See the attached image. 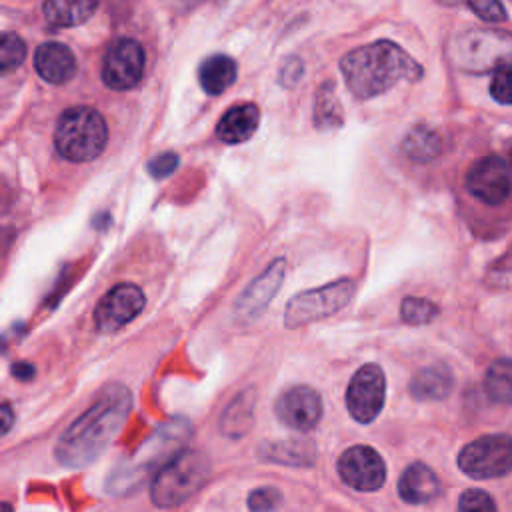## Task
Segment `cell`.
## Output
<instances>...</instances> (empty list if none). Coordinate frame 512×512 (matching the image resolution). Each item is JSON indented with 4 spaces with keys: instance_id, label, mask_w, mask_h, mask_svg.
<instances>
[{
    "instance_id": "cell-1",
    "label": "cell",
    "mask_w": 512,
    "mask_h": 512,
    "mask_svg": "<svg viewBox=\"0 0 512 512\" xmlns=\"http://www.w3.org/2000/svg\"><path fill=\"white\" fill-rule=\"evenodd\" d=\"M132 408V394L122 384H108L92 406L82 412L56 444V458L68 468H82L96 460L124 426Z\"/></svg>"
},
{
    "instance_id": "cell-2",
    "label": "cell",
    "mask_w": 512,
    "mask_h": 512,
    "mask_svg": "<svg viewBox=\"0 0 512 512\" xmlns=\"http://www.w3.org/2000/svg\"><path fill=\"white\" fill-rule=\"evenodd\" d=\"M340 70L348 90L358 98H374L400 80L416 82L424 74L422 66L390 40H376L350 50L340 60Z\"/></svg>"
},
{
    "instance_id": "cell-3",
    "label": "cell",
    "mask_w": 512,
    "mask_h": 512,
    "mask_svg": "<svg viewBox=\"0 0 512 512\" xmlns=\"http://www.w3.org/2000/svg\"><path fill=\"white\" fill-rule=\"evenodd\" d=\"M108 128L102 114L90 106H72L56 122L54 144L60 156L70 162H88L102 154Z\"/></svg>"
},
{
    "instance_id": "cell-4",
    "label": "cell",
    "mask_w": 512,
    "mask_h": 512,
    "mask_svg": "<svg viewBox=\"0 0 512 512\" xmlns=\"http://www.w3.org/2000/svg\"><path fill=\"white\" fill-rule=\"evenodd\" d=\"M210 474L208 458L198 450L174 454L154 476L152 500L158 508H172L190 498Z\"/></svg>"
},
{
    "instance_id": "cell-5",
    "label": "cell",
    "mask_w": 512,
    "mask_h": 512,
    "mask_svg": "<svg viewBox=\"0 0 512 512\" xmlns=\"http://www.w3.org/2000/svg\"><path fill=\"white\" fill-rule=\"evenodd\" d=\"M456 66L470 72L512 68V34L498 30H470L454 40Z\"/></svg>"
},
{
    "instance_id": "cell-6",
    "label": "cell",
    "mask_w": 512,
    "mask_h": 512,
    "mask_svg": "<svg viewBox=\"0 0 512 512\" xmlns=\"http://www.w3.org/2000/svg\"><path fill=\"white\" fill-rule=\"evenodd\" d=\"M354 296V282L348 278H340L336 282L324 284L314 290L300 292L290 298L284 310V326L298 328L308 322L326 318L338 310H342L348 300Z\"/></svg>"
},
{
    "instance_id": "cell-7",
    "label": "cell",
    "mask_w": 512,
    "mask_h": 512,
    "mask_svg": "<svg viewBox=\"0 0 512 512\" xmlns=\"http://www.w3.org/2000/svg\"><path fill=\"white\" fill-rule=\"evenodd\" d=\"M458 468L474 480L500 478L512 472V436L486 434L468 442L458 454Z\"/></svg>"
},
{
    "instance_id": "cell-8",
    "label": "cell",
    "mask_w": 512,
    "mask_h": 512,
    "mask_svg": "<svg viewBox=\"0 0 512 512\" xmlns=\"http://www.w3.org/2000/svg\"><path fill=\"white\" fill-rule=\"evenodd\" d=\"M384 400L386 376L382 368L374 362L360 366L350 378L346 390V406L350 416L360 424H368L380 414V410L384 408Z\"/></svg>"
},
{
    "instance_id": "cell-9",
    "label": "cell",
    "mask_w": 512,
    "mask_h": 512,
    "mask_svg": "<svg viewBox=\"0 0 512 512\" xmlns=\"http://www.w3.org/2000/svg\"><path fill=\"white\" fill-rule=\"evenodd\" d=\"M144 64L146 54L142 44L134 38H118L106 50L102 80L112 90H130L142 80Z\"/></svg>"
},
{
    "instance_id": "cell-10",
    "label": "cell",
    "mask_w": 512,
    "mask_h": 512,
    "mask_svg": "<svg viewBox=\"0 0 512 512\" xmlns=\"http://www.w3.org/2000/svg\"><path fill=\"white\" fill-rule=\"evenodd\" d=\"M146 296L132 282H120L112 286L96 304L94 322L102 334H112L132 322L144 308Z\"/></svg>"
},
{
    "instance_id": "cell-11",
    "label": "cell",
    "mask_w": 512,
    "mask_h": 512,
    "mask_svg": "<svg viewBox=\"0 0 512 512\" xmlns=\"http://www.w3.org/2000/svg\"><path fill=\"white\" fill-rule=\"evenodd\" d=\"M468 192L488 204H502L512 192V176L508 164L500 156H486L476 160L466 174Z\"/></svg>"
},
{
    "instance_id": "cell-12",
    "label": "cell",
    "mask_w": 512,
    "mask_h": 512,
    "mask_svg": "<svg viewBox=\"0 0 512 512\" xmlns=\"http://www.w3.org/2000/svg\"><path fill=\"white\" fill-rule=\"evenodd\" d=\"M340 478L360 492H374L386 480V464L370 446H352L338 458Z\"/></svg>"
},
{
    "instance_id": "cell-13",
    "label": "cell",
    "mask_w": 512,
    "mask_h": 512,
    "mask_svg": "<svg viewBox=\"0 0 512 512\" xmlns=\"http://www.w3.org/2000/svg\"><path fill=\"white\" fill-rule=\"evenodd\" d=\"M276 416L284 426L306 432L318 424L322 416V400L310 386H292L280 394L276 402Z\"/></svg>"
},
{
    "instance_id": "cell-14",
    "label": "cell",
    "mask_w": 512,
    "mask_h": 512,
    "mask_svg": "<svg viewBox=\"0 0 512 512\" xmlns=\"http://www.w3.org/2000/svg\"><path fill=\"white\" fill-rule=\"evenodd\" d=\"M284 274H286L284 258H276L272 264H268V268L258 278H254L236 300V306H234L236 318L242 322L256 320L266 310L268 302L278 294Z\"/></svg>"
},
{
    "instance_id": "cell-15",
    "label": "cell",
    "mask_w": 512,
    "mask_h": 512,
    "mask_svg": "<svg viewBox=\"0 0 512 512\" xmlns=\"http://www.w3.org/2000/svg\"><path fill=\"white\" fill-rule=\"evenodd\" d=\"M186 436H188V424L184 420H174V422H168L162 428H158V432L140 448V452L136 454L134 464L126 466V470L122 472L124 484L130 482L128 480L130 476L140 478L152 466H156L164 458H168V454L172 450H178V446L184 442Z\"/></svg>"
},
{
    "instance_id": "cell-16",
    "label": "cell",
    "mask_w": 512,
    "mask_h": 512,
    "mask_svg": "<svg viewBox=\"0 0 512 512\" xmlns=\"http://www.w3.org/2000/svg\"><path fill=\"white\" fill-rule=\"evenodd\" d=\"M36 72L50 84H64L76 74L74 52L60 42H44L34 52Z\"/></svg>"
},
{
    "instance_id": "cell-17",
    "label": "cell",
    "mask_w": 512,
    "mask_h": 512,
    "mask_svg": "<svg viewBox=\"0 0 512 512\" xmlns=\"http://www.w3.org/2000/svg\"><path fill=\"white\" fill-rule=\"evenodd\" d=\"M260 124V110L256 104L244 102L228 108L216 124V136L224 144H240L252 138Z\"/></svg>"
},
{
    "instance_id": "cell-18",
    "label": "cell",
    "mask_w": 512,
    "mask_h": 512,
    "mask_svg": "<svg viewBox=\"0 0 512 512\" xmlns=\"http://www.w3.org/2000/svg\"><path fill=\"white\" fill-rule=\"evenodd\" d=\"M438 492H440L438 476L434 474L432 468H428L422 462L410 464L398 480V494L404 502H410V504H424L436 498Z\"/></svg>"
},
{
    "instance_id": "cell-19",
    "label": "cell",
    "mask_w": 512,
    "mask_h": 512,
    "mask_svg": "<svg viewBox=\"0 0 512 512\" xmlns=\"http://www.w3.org/2000/svg\"><path fill=\"white\" fill-rule=\"evenodd\" d=\"M452 384H454L452 372L442 364H434L418 370L412 376L410 394L416 400H442L450 394Z\"/></svg>"
},
{
    "instance_id": "cell-20",
    "label": "cell",
    "mask_w": 512,
    "mask_h": 512,
    "mask_svg": "<svg viewBox=\"0 0 512 512\" xmlns=\"http://www.w3.org/2000/svg\"><path fill=\"white\" fill-rule=\"evenodd\" d=\"M236 74H238V68L230 56L212 54L200 64L198 80L204 92H208L210 96H218L234 84Z\"/></svg>"
},
{
    "instance_id": "cell-21",
    "label": "cell",
    "mask_w": 512,
    "mask_h": 512,
    "mask_svg": "<svg viewBox=\"0 0 512 512\" xmlns=\"http://www.w3.org/2000/svg\"><path fill=\"white\" fill-rule=\"evenodd\" d=\"M254 422V390L248 388L240 392L222 412L220 430L230 438L244 436Z\"/></svg>"
},
{
    "instance_id": "cell-22",
    "label": "cell",
    "mask_w": 512,
    "mask_h": 512,
    "mask_svg": "<svg viewBox=\"0 0 512 512\" xmlns=\"http://www.w3.org/2000/svg\"><path fill=\"white\" fill-rule=\"evenodd\" d=\"M402 150L414 162H430L440 156L442 138L434 128L426 124H418L404 136Z\"/></svg>"
},
{
    "instance_id": "cell-23",
    "label": "cell",
    "mask_w": 512,
    "mask_h": 512,
    "mask_svg": "<svg viewBox=\"0 0 512 512\" xmlns=\"http://www.w3.org/2000/svg\"><path fill=\"white\" fill-rule=\"evenodd\" d=\"M96 8L98 2L92 0H50L42 6V12L52 26H76L86 22Z\"/></svg>"
},
{
    "instance_id": "cell-24",
    "label": "cell",
    "mask_w": 512,
    "mask_h": 512,
    "mask_svg": "<svg viewBox=\"0 0 512 512\" xmlns=\"http://www.w3.org/2000/svg\"><path fill=\"white\" fill-rule=\"evenodd\" d=\"M262 458L290 466H308L314 462V446L298 438L270 442L262 446Z\"/></svg>"
},
{
    "instance_id": "cell-25",
    "label": "cell",
    "mask_w": 512,
    "mask_h": 512,
    "mask_svg": "<svg viewBox=\"0 0 512 512\" xmlns=\"http://www.w3.org/2000/svg\"><path fill=\"white\" fill-rule=\"evenodd\" d=\"M484 390L492 402L512 404V358H498L486 368Z\"/></svg>"
},
{
    "instance_id": "cell-26",
    "label": "cell",
    "mask_w": 512,
    "mask_h": 512,
    "mask_svg": "<svg viewBox=\"0 0 512 512\" xmlns=\"http://www.w3.org/2000/svg\"><path fill=\"white\" fill-rule=\"evenodd\" d=\"M314 122L318 128L338 126L342 122V106L334 94L332 82H326L322 88H318L314 104Z\"/></svg>"
},
{
    "instance_id": "cell-27",
    "label": "cell",
    "mask_w": 512,
    "mask_h": 512,
    "mask_svg": "<svg viewBox=\"0 0 512 512\" xmlns=\"http://www.w3.org/2000/svg\"><path fill=\"white\" fill-rule=\"evenodd\" d=\"M440 308L428 300V298H416V296H408L402 300L400 304V316L406 324H430L436 316H438Z\"/></svg>"
},
{
    "instance_id": "cell-28",
    "label": "cell",
    "mask_w": 512,
    "mask_h": 512,
    "mask_svg": "<svg viewBox=\"0 0 512 512\" xmlns=\"http://www.w3.org/2000/svg\"><path fill=\"white\" fill-rule=\"evenodd\" d=\"M26 58V44L24 40L14 32H4L0 38V64L2 70H14L18 68Z\"/></svg>"
},
{
    "instance_id": "cell-29",
    "label": "cell",
    "mask_w": 512,
    "mask_h": 512,
    "mask_svg": "<svg viewBox=\"0 0 512 512\" xmlns=\"http://www.w3.org/2000/svg\"><path fill=\"white\" fill-rule=\"evenodd\" d=\"M458 512H496V504L488 492L468 488L458 498Z\"/></svg>"
},
{
    "instance_id": "cell-30",
    "label": "cell",
    "mask_w": 512,
    "mask_h": 512,
    "mask_svg": "<svg viewBox=\"0 0 512 512\" xmlns=\"http://www.w3.org/2000/svg\"><path fill=\"white\" fill-rule=\"evenodd\" d=\"M280 502H282V494L272 486L256 488L248 496V508L252 512H272L280 506Z\"/></svg>"
},
{
    "instance_id": "cell-31",
    "label": "cell",
    "mask_w": 512,
    "mask_h": 512,
    "mask_svg": "<svg viewBox=\"0 0 512 512\" xmlns=\"http://www.w3.org/2000/svg\"><path fill=\"white\" fill-rule=\"evenodd\" d=\"M490 94L500 104H512V68L496 70L490 82Z\"/></svg>"
},
{
    "instance_id": "cell-32",
    "label": "cell",
    "mask_w": 512,
    "mask_h": 512,
    "mask_svg": "<svg viewBox=\"0 0 512 512\" xmlns=\"http://www.w3.org/2000/svg\"><path fill=\"white\" fill-rule=\"evenodd\" d=\"M178 164H180L178 154H174V152H162V154L154 156V158L148 162V172H150V176H154V178H166V176H170V174L178 168Z\"/></svg>"
},
{
    "instance_id": "cell-33",
    "label": "cell",
    "mask_w": 512,
    "mask_h": 512,
    "mask_svg": "<svg viewBox=\"0 0 512 512\" xmlns=\"http://www.w3.org/2000/svg\"><path fill=\"white\" fill-rule=\"evenodd\" d=\"M468 8L476 12L482 20L488 22H502L506 20V8L496 0H482V2H470Z\"/></svg>"
},
{
    "instance_id": "cell-34",
    "label": "cell",
    "mask_w": 512,
    "mask_h": 512,
    "mask_svg": "<svg viewBox=\"0 0 512 512\" xmlns=\"http://www.w3.org/2000/svg\"><path fill=\"white\" fill-rule=\"evenodd\" d=\"M302 72H304L302 62L298 58H288L280 70V80L284 86H294L302 76Z\"/></svg>"
},
{
    "instance_id": "cell-35",
    "label": "cell",
    "mask_w": 512,
    "mask_h": 512,
    "mask_svg": "<svg viewBox=\"0 0 512 512\" xmlns=\"http://www.w3.org/2000/svg\"><path fill=\"white\" fill-rule=\"evenodd\" d=\"M12 374L20 380H30L34 376V366L30 362H16L12 366Z\"/></svg>"
},
{
    "instance_id": "cell-36",
    "label": "cell",
    "mask_w": 512,
    "mask_h": 512,
    "mask_svg": "<svg viewBox=\"0 0 512 512\" xmlns=\"http://www.w3.org/2000/svg\"><path fill=\"white\" fill-rule=\"evenodd\" d=\"M2 420H4V424H2V432L6 434V432L10 430V424H12V410H10V404H8V402H4V404H2Z\"/></svg>"
},
{
    "instance_id": "cell-37",
    "label": "cell",
    "mask_w": 512,
    "mask_h": 512,
    "mask_svg": "<svg viewBox=\"0 0 512 512\" xmlns=\"http://www.w3.org/2000/svg\"><path fill=\"white\" fill-rule=\"evenodd\" d=\"M510 158H512V152H510Z\"/></svg>"
}]
</instances>
